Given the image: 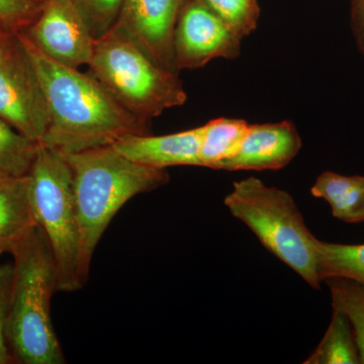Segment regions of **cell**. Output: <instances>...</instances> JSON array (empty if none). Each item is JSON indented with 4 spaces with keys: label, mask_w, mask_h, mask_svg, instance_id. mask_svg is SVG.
Returning a JSON list of instances; mask_svg holds the SVG:
<instances>
[{
    "label": "cell",
    "mask_w": 364,
    "mask_h": 364,
    "mask_svg": "<svg viewBox=\"0 0 364 364\" xmlns=\"http://www.w3.org/2000/svg\"><path fill=\"white\" fill-rule=\"evenodd\" d=\"M202 134L203 126L164 136L132 135L112 147L127 159L148 168L200 166Z\"/></svg>",
    "instance_id": "7c38bea8"
},
{
    "label": "cell",
    "mask_w": 364,
    "mask_h": 364,
    "mask_svg": "<svg viewBox=\"0 0 364 364\" xmlns=\"http://www.w3.org/2000/svg\"><path fill=\"white\" fill-rule=\"evenodd\" d=\"M13 265L0 268V364H6L13 360L7 347L6 318L9 312V294H11Z\"/></svg>",
    "instance_id": "603a6c76"
},
{
    "label": "cell",
    "mask_w": 364,
    "mask_h": 364,
    "mask_svg": "<svg viewBox=\"0 0 364 364\" xmlns=\"http://www.w3.org/2000/svg\"><path fill=\"white\" fill-rule=\"evenodd\" d=\"M242 40L202 0H183L173 35L177 71L196 70L215 59H237Z\"/></svg>",
    "instance_id": "ba28073f"
},
{
    "label": "cell",
    "mask_w": 364,
    "mask_h": 364,
    "mask_svg": "<svg viewBox=\"0 0 364 364\" xmlns=\"http://www.w3.org/2000/svg\"><path fill=\"white\" fill-rule=\"evenodd\" d=\"M11 254L7 343L21 363H65L51 318V299L58 291V273L43 230L33 228Z\"/></svg>",
    "instance_id": "3957f363"
},
{
    "label": "cell",
    "mask_w": 364,
    "mask_h": 364,
    "mask_svg": "<svg viewBox=\"0 0 364 364\" xmlns=\"http://www.w3.org/2000/svg\"><path fill=\"white\" fill-rule=\"evenodd\" d=\"M0 119L35 142H42L48 112L37 74L18 31L0 25Z\"/></svg>",
    "instance_id": "52a82bcc"
},
{
    "label": "cell",
    "mask_w": 364,
    "mask_h": 364,
    "mask_svg": "<svg viewBox=\"0 0 364 364\" xmlns=\"http://www.w3.org/2000/svg\"><path fill=\"white\" fill-rule=\"evenodd\" d=\"M331 291L332 306L346 316L358 347L359 360L364 364V286L345 277L324 280Z\"/></svg>",
    "instance_id": "d6986e66"
},
{
    "label": "cell",
    "mask_w": 364,
    "mask_h": 364,
    "mask_svg": "<svg viewBox=\"0 0 364 364\" xmlns=\"http://www.w3.org/2000/svg\"><path fill=\"white\" fill-rule=\"evenodd\" d=\"M33 45L63 65H87L95 52V38L76 0H46L37 20L23 30Z\"/></svg>",
    "instance_id": "9c48e42d"
},
{
    "label": "cell",
    "mask_w": 364,
    "mask_h": 364,
    "mask_svg": "<svg viewBox=\"0 0 364 364\" xmlns=\"http://www.w3.org/2000/svg\"><path fill=\"white\" fill-rule=\"evenodd\" d=\"M305 364H358L359 354L351 326L338 309L333 308L329 327Z\"/></svg>",
    "instance_id": "2e32d148"
},
{
    "label": "cell",
    "mask_w": 364,
    "mask_h": 364,
    "mask_svg": "<svg viewBox=\"0 0 364 364\" xmlns=\"http://www.w3.org/2000/svg\"><path fill=\"white\" fill-rule=\"evenodd\" d=\"M18 36L47 105L48 127L40 144L68 154L114 146L128 136L150 134V122L124 109L90 73L46 56L23 30Z\"/></svg>",
    "instance_id": "6da1fadb"
},
{
    "label": "cell",
    "mask_w": 364,
    "mask_h": 364,
    "mask_svg": "<svg viewBox=\"0 0 364 364\" xmlns=\"http://www.w3.org/2000/svg\"><path fill=\"white\" fill-rule=\"evenodd\" d=\"M39 146L0 119V181L28 176Z\"/></svg>",
    "instance_id": "ac0fdd59"
},
{
    "label": "cell",
    "mask_w": 364,
    "mask_h": 364,
    "mask_svg": "<svg viewBox=\"0 0 364 364\" xmlns=\"http://www.w3.org/2000/svg\"><path fill=\"white\" fill-rule=\"evenodd\" d=\"M46 0H0V25L25 30L37 20Z\"/></svg>",
    "instance_id": "7402d4cb"
},
{
    "label": "cell",
    "mask_w": 364,
    "mask_h": 364,
    "mask_svg": "<svg viewBox=\"0 0 364 364\" xmlns=\"http://www.w3.org/2000/svg\"><path fill=\"white\" fill-rule=\"evenodd\" d=\"M316 250L322 282L328 277H345L364 286V244L347 245L318 239Z\"/></svg>",
    "instance_id": "e0dca14e"
},
{
    "label": "cell",
    "mask_w": 364,
    "mask_h": 364,
    "mask_svg": "<svg viewBox=\"0 0 364 364\" xmlns=\"http://www.w3.org/2000/svg\"><path fill=\"white\" fill-rule=\"evenodd\" d=\"M28 193L38 226L51 247L58 291H78L80 235L70 166L63 153L40 144L28 174Z\"/></svg>",
    "instance_id": "8992f818"
},
{
    "label": "cell",
    "mask_w": 364,
    "mask_h": 364,
    "mask_svg": "<svg viewBox=\"0 0 364 364\" xmlns=\"http://www.w3.org/2000/svg\"><path fill=\"white\" fill-rule=\"evenodd\" d=\"M225 205L270 253L313 289H320L318 239L306 226L293 196L251 176L234 182L233 189L225 198Z\"/></svg>",
    "instance_id": "5b68a950"
},
{
    "label": "cell",
    "mask_w": 364,
    "mask_h": 364,
    "mask_svg": "<svg viewBox=\"0 0 364 364\" xmlns=\"http://www.w3.org/2000/svg\"><path fill=\"white\" fill-rule=\"evenodd\" d=\"M301 149V136L293 122L249 124L239 149L218 170L282 169L293 161Z\"/></svg>",
    "instance_id": "8fae6325"
},
{
    "label": "cell",
    "mask_w": 364,
    "mask_h": 364,
    "mask_svg": "<svg viewBox=\"0 0 364 364\" xmlns=\"http://www.w3.org/2000/svg\"><path fill=\"white\" fill-rule=\"evenodd\" d=\"M64 156L73 181L80 235L79 274L85 287L95 249L117 213L134 196L166 184L169 174L136 164L112 146Z\"/></svg>",
    "instance_id": "7a4b0ae2"
},
{
    "label": "cell",
    "mask_w": 364,
    "mask_h": 364,
    "mask_svg": "<svg viewBox=\"0 0 364 364\" xmlns=\"http://www.w3.org/2000/svg\"><path fill=\"white\" fill-rule=\"evenodd\" d=\"M28 193V176L0 181V255L13 253L37 227Z\"/></svg>",
    "instance_id": "4fadbf2b"
},
{
    "label": "cell",
    "mask_w": 364,
    "mask_h": 364,
    "mask_svg": "<svg viewBox=\"0 0 364 364\" xmlns=\"http://www.w3.org/2000/svg\"><path fill=\"white\" fill-rule=\"evenodd\" d=\"M183 0H123L114 26L128 33L162 68L178 74L173 35Z\"/></svg>",
    "instance_id": "30bf717a"
},
{
    "label": "cell",
    "mask_w": 364,
    "mask_h": 364,
    "mask_svg": "<svg viewBox=\"0 0 364 364\" xmlns=\"http://www.w3.org/2000/svg\"><path fill=\"white\" fill-rule=\"evenodd\" d=\"M90 23L95 39L104 36L117 23L123 0H76Z\"/></svg>",
    "instance_id": "44dd1931"
},
{
    "label": "cell",
    "mask_w": 364,
    "mask_h": 364,
    "mask_svg": "<svg viewBox=\"0 0 364 364\" xmlns=\"http://www.w3.org/2000/svg\"><path fill=\"white\" fill-rule=\"evenodd\" d=\"M244 119L219 117L203 124L200 147V166L218 169L225 160L233 156L247 133Z\"/></svg>",
    "instance_id": "9a60e30c"
},
{
    "label": "cell",
    "mask_w": 364,
    "mask_h": 364,
    "mask_svg": "<svg viewBox=\"0 0 364 364\" xmlns=\"http://www.w3.org/2000/svg\"><path fill=\"white\" fill-rule=\"evenodd\" d=\"M311 193L329 203L333 217L340 221L364 223V176L325 171L316 179Z\"/></svg>",
    "instance_id": "5bb4252c"
},
{
    "label": "cell",
    "mask_w": 364,
    "mask_h": 364,
    "mask_svg": "<svg viewBox=\"0 0 364 364\" xmlns=\"http://www.w3.org/2000/svg\"><path fill=\"white\" fill-rule=\"evenodd\" d=\"M242 39L256 30L259 21L258 0H202Z\"/></svg>",
    "instance_id": "ffe728a7"
},
{
    "label": "cell",
    "mask_w": 364,
    "mask_h": 364,
    "mask_svg": "<svg viewBox=\"0 0 364 364\" xmlns=\"http://www.w3.org/2000/svg\"><path fill=\"white\" fill-rule=\"evenodd\" d=\"M90 74L124 109L151 122L188 100L178 74L158 65L152 57L119 26L95 40Z\"/></svg>",
    "instance_id": "277c9868"
},
{
    "label": "cell",
    "mask_w": 364,
    "mask_h": 364,
    "mask_svg": "<svg viewBox=\"0 0 364 364\" xmlns=\"http://www.w3.org/2000/svg\"><path fill=\"white\" fill-rule=\"evenodd\" d=\"M354 18L364 42V0H353Z\"/></svg>",
    "instance_id": "cb8c5ba5"
}]
</instances>
